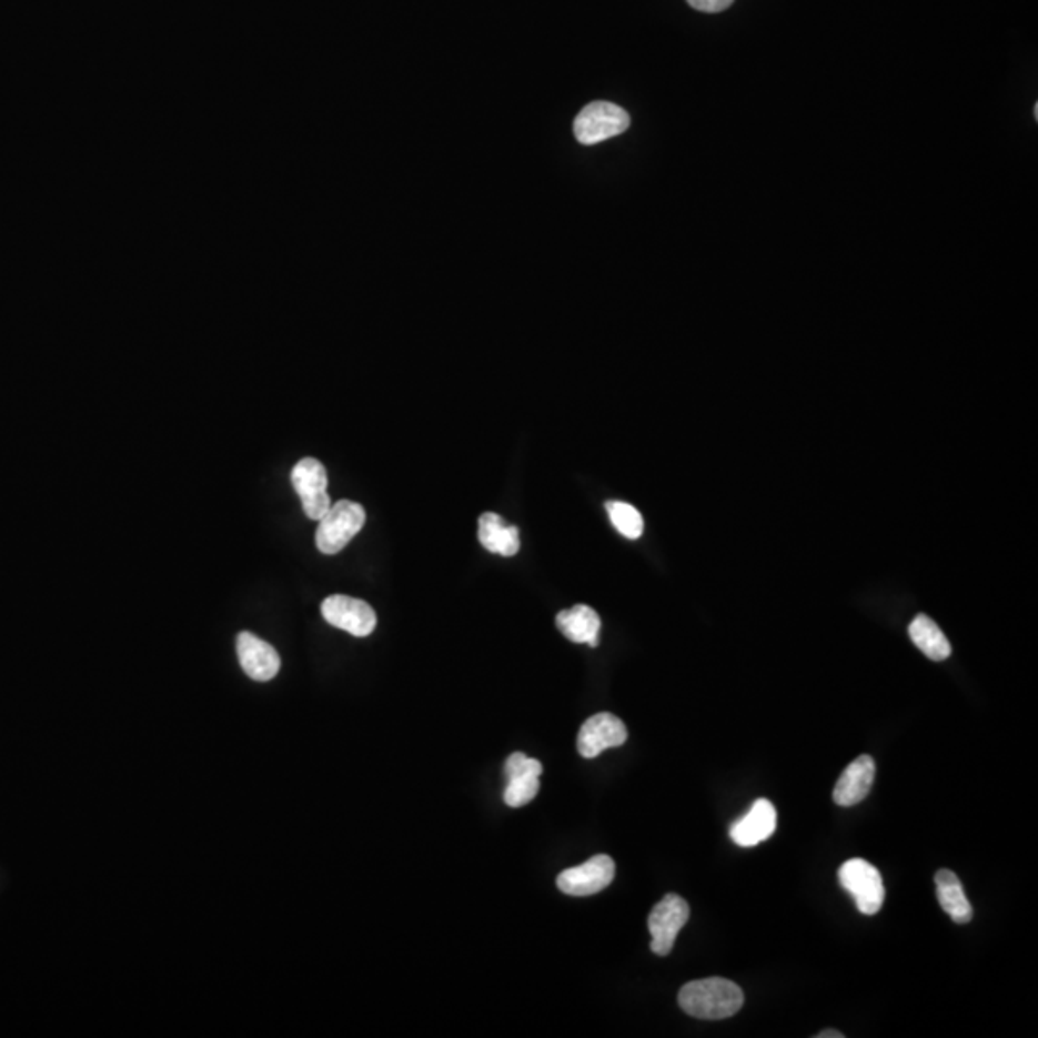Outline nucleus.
<instances>
[{
  "label": "nucleus",
  "mask_w": 1038,
  "mask_h": 1038,
  "mask_svg": "<svg viewBox=\"0 0 1038 1038\" xmlns=\"http://www.w3.org/2000/svg\"><path fill=\"white\" fill-rule=\"evenodd\" d=\"M843 1037H845V1035H843V1032H837V1031H824L817 1035V1038H843Z\"/></svg>",
  "instance_id": "20"
},
{
  "label": "nucleus",
  "mask_w": 1038,
  "mask_h": 1038,
  "mask_svg": "<svg viewBox=\"0 0 1038 1038\" xmlns=\"http://www.w3.org/2000/svg\"><path fill=\"white\" fill-rule=\"evenodd\" d=\"M775 829H777L775 806L766 798H759L753 804V808L748 809L745 817H740L738 822L730 825L729 833L735 845L750 848L772 837Z\"/></svg>",
  "instance_id": "12"
},
{
  "label": "nucleus",
  "mask_w": 1038,
  "mask_h": 1038,
  "mask_svg": "<svg viewBox=\"0 0 1038 1038\" xmlns=\"http://www.w3.org/2000/svg\"><path fill=\"white\" fill-rule=\"evenodd\" d=\"M691 916L687 900L677 895H666L659 900L651 917H648V931L652 935V953L667 956L674 950L675 938L685 927Z\"/></svg>",
  "instance_id": "6"
},
{
  "label": "nucleus",
  "mask_w": 1038,
  "mask_h": 1038,
  "mask_svg": "<svg viewBox=\"0 0 1038 1038\" xmlns=\"http://www.w3.org/2000/svg\"><path fill=\"white\" fill-rule=\"evenodd\" d=\"M556 625L564 637L577 645H598L601 616L585 604H577L572 609H564L556 616Z\"/></svg>",
  "instance_id": "14"
},
{
  "label": "nucleus",
  "mask_w": 1038,
  "mask_h": 1038,
  "mask_svg": "<svg viewBox=\"0 0 1038 1038\" xmlns=\"http://www.w3.org/2000/svg\"><path fill=\"white\" fill-rule=\"evenodd\" d=\"M935 883H937L938 903H940L946 914L953 917L954 924H969L971 917H974V908L966 898L958 875L948 871V869H940L935 875Z\"/></svg>",
  "instance_id": "16"
},
{
  "label": "nucleus",
  "mask_w": 1038,
  "mask_h": 1038,
  "mask_svg": "<svg viewBox=\"0 0 1038 1038\" xmlns=\"http://www.w3.org/2000/svg\"><path fill=\"white\" fill-rule=\"evenodd\" d=\"M606 512H608L609 522L622 533L623 537L635 541L643 535L645 522L635 506H631L627 502L609 501L606 502Z\"/></svg>",
  "instance_id": "18"
},
{
  "label": "nucleus",
  "mask_w": 1038,
  "mask_h": 1038,
  "mask_svg": "<svg viewBox=\"0 0 1038 1038\" xmlns=\"http://www.w3.org/2000/svg\"><path fill=\"white\" fill-rule=\"evenodd\" d=\"M688 7L695 8L698 12H706V14H717V12H724L727 8L735 2V0H687Z\"/></svg>",
  "instance_id": "19"
},
{
  "label": "nucleus",
  "mask_w": 1038,
  "mask_h": 1038,
  "mask_svg": "<svg viewBox=\"0 0 1038 1038\" xmlns=\"http://www.w3.org/2000/svg\"><path fill=\"white\" fill-rule=\"evenodd\" d=\"M875 772H877L875 759L867 754H861L840 775L837 787L833 790V800L845 808L866 800V796L874 787Z\"/></svg>",
  "instance_id": "13"
},
{
  "label": "nucleus",
  "mask_w": 1038,
  "mask_h": 1038,
  "mask_svg": "<svg viewBox=\"0 0 1038 1038\" xmlns=\"http://www.w3.org/2000/svg\"><path fill=\"white\" fill-rule=\"evenodd\" d=\"M543 774V764L538 759L527 758L523 753H514L506 759L504 777L508 780L504 790V803L510 808H522L538 795V777Z\"/></svg>",
  "instance_id": "9"
},
{
  "label": "nucleus",
  "mask_w": 1038,
  "mask_h": 1038,
  "mask_svg": "<svg viewBox=\"0 0 1038 1038\" xmlns=\"http://www.w3.org/2000/svg\"><path fill=\"white\" fill-rule=\"evenodd\" d=\"M631 118L622 107L612 102H591L573 122V135L581 144H598L629 130Z\"/></svg>",
  "instance_id": "3"
},
{
  "label": "nucleus",
  "mask_w": 1038,
  "mask_h": 1038,
  "mask_svg": "<svg viewBox=\"0 0 1038 1038\" xmlns=\"http://www.w3.org/2000/svg\"><path fill=\"white\" fill-rule=\"evenodd\" d=\"M616 877V864L606 854H598L577 867L562 871L556 879L560 890L570 896H591L609 887Z\"/></svg>",
  "instance_id": "7"
},
{
  "label": "nucleus",
  "mask_w": 1038,
  "mask_h": 1038,
  "mask_svg": "<svg viewBox=\"0 0 1038 1038\" xmlns=\"http://www.w3.org/2000/svg\"><path fill=\"white\" fill-rule=\"evenodd\" d=\"M480 543L485 551L510 558L520 552V530L498 514L487 512L480 517Z\"/></svg>",
  "instance_id": "15"
},
{
  "label": "nucleus",
  "mask_w": 1038,
  "mask_h": 1038,
  "mask_svg": "<svg viewBox=\"0 0 1038 1038\" xmlns=\"http://www.w3.org/2000/svg\"><path fill=\"white\" fill-rule=\"evenodd\" d=\"M625 740L627 727L622 719L608 712H602L588 717L587 722L581 725L577 750L583 758H596L608 748L622 746Z\"/></svg>",
  "instance_id": "10"
},
{
  "label": "nucleus",
  "mask_w": 1038,
  "mask_h": 1038,
  "mask_svg": "<svg viewBox=\"0 0 1038 1038\" xmlns=\"http://www.w3.org/2000/svg\"><path fill=\"white\" fill-rule=\"evenodd\" d=\"M236 656L243 666L244 674L251 679L264 683L280 674L281 658L278 651L249 631L239 633L236 637Z\"/></svg>",
  "instance_id": "11"
},
{
  "label": "nucleus",
  "mask_w": 1038,
  "mask_h": 1038,
  "mask_svg": "<svg viewBox=\"0 0 1038 1038\" xmlns=\"http://www.w3.org/2000/svg\"><path fill=\"white\" fill-rule=\"evenodd\" d=\"M909 637L927 658L935 659V662L948 658L953 652V646L948 643L945 633L940 631L937 623L933 622L931 617L924 616V614L909 623Z\"/></svg>",
  "instance_id": "17"
},
{
  "label": "nucleus",
  "mask_w": 1038,
  "mask_h": 1038,
  "mask_svg": "<svg viewBox=\"0 0 1038 1038\" xmlns=\"http://www.w3.org/2000/svg\"><path fill=\"white\" fill-rule=\"evenodd\" d=\"M838 881L856 900L864 916L879 914L885 903V885L877 867L861 858L848 859L838 869Z\"/></svg>",
  "instance_id": "4"
},
{
  "label": "nucleus",
  "mask_w": 1038,
  "mask_h": 1038,
  "mask_svg": "<svg viewBox=\"0 0 1038 1038\" xmlns=\"http://www.w3.org/2000/svg\"><path fill=\"white\" fill-rule=\"evenodd\" d=\"M294 491L301 496L302 510L309 520L320 522L331 508L327 494V470L320 460L302 458L291 472Z\"/></svg>",
  "instance_id": "5"
},
{
  "label": "nucleus",
  "mask_w": 1038,
  "mask_h": 1038,
  "mask_svg": "<svg viewBox=\"0 0 1038 1038\" xmlns=\"http://www.w3.org/2000/svg\"><path fill=\"white\" fill-rule=\"evenodd\" d=\"M322 616L333 627L354 637L372 635L377 625V616L367 602L346 595L327 596L322 604Z\"/></svg>",
  "instance_id": "8"
},
{
  "label": "nucleus",
  "mask_w": 1038,
  "mask_h": 1038,
  "mask_svg": "<svg viewBox=\"0 0 1038 1038\" xmlns=\"http://www.w3.org/2000/svg\"><path fill=\"white\" fill-rule=\"evenodd\" d=\"M745 1004V995L738 985L722 977H709L687 982L679 990L681 1010L698 1019H727L735 1016Z\"/></svg>",
  "instance_id": "1"
},
{
  "label": "nucleus",
  "mask_w": 1038,
  "mask_h": 1038,
  "mask_svg": "<svg viewBox=\"0 0 1038 1038\" xmlns=\"http://www.w3.org/2000/svg\"><path fill=\"white\" fill-rule=\"evenodd\" d=\"M365 523V510L362 504L352 501H339L323 514L315 531V546L322 554H339L352 538L359 535Z\"/></svg>",
  "instance_id": "2"
}]
</instances>
